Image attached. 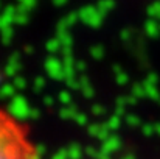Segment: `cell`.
Segmentation results:
<instances>
[{
  "label": "cell",
  "instance_id": "obj_1",
  "mask_svg": "<svg viewBox=\"0 0 160 159\" xmlns=\"http://www.w3.org/2000/svg\"><path fill=\"white\" fill-rule=\"evenodd\" d=\"M0 159H42L28 123L8 108L0 112Z\"/></svg>",
  "mask_w": 160,
  "mask_h": 159
}]
</instances>
